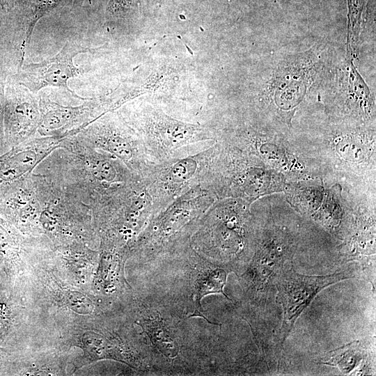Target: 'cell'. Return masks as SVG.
<instances>
[{
    "mask_svg": "<svg viewBox=\"0 0 376 376\" xmlns=\"http://www.w3.org/2000/svg\"><path fill=\"white\" fill-rule=\"evenodd\" d=\"M63 139L34 136L0 155V191L32 173L45 157L59 148Z\"/></svg>",
    "mask_w": 376,
    "mask_h": 376,
    "instance_id": "cell-9",
    "label": "cell"
},
{
    "mask_svg": "<svg viewBox=\"0 0 376 376\" xmlns=\"http://www.w3.org/2000/svg\"><path fill=\"white\" fill-rule=\"evenodd\" d=\"M40 113L38 97L28 88L13 81H6L3 129L8 148L36 136Z\"/></svg>",
    "mask_w": 376,
    "mask_h": 376,
    "instance_id": "cell-8",
    "label": "cell"
},
{
    "mask_svg": "<svg viewBox=\"0 0 376 376\" xmlns=\"http://www.w3.org/2000/svg\"><path fill=\"white\" fill-rule=\"evenodd\" d=\"M33 171L61 184L86 205L96 196L141 180L120 160L75 134L63 138Z\"/></svg>",
    "mask_w": 376,
    "mask_h": 376,
    "instance_id": "cell-1",
    "label": "cell"
},
{
    "mask_svg": "<svg viewBox=\"0 0 376 376\" xmlns=\"http://www.w3.org/2000/svg\"><path fill=\"white\" fill-rule=\"evenodd\" d=\"M133 5V0H108L107 12L109 19L120 21L126 17Z\"/></svg>",
    "mask_w": 376,
    "mask_h": 376,
    "instance_id": "cell-15",
    "label": "cell"
},
{
    "mask_svg": "<svg viewBox=\"0 0 376 376\" xmlns=\"http://www.w3.org/2000/svg\"><path fill=\"white\" fill-rule=\"evenodd\" d=\"M143 327L151 340L165 355L174 357L178 352V344L164 327L157 321H148Z\"/></svg>",
    "mask_w": 376,
    "mask_h": 376,
    "instance_id": "cell-13",
    "label": "cell"
},
{
    "mask_svg": "<svg viewBox=\"0 0 376 376\" xmlns=\"http://www.w3.org/2000/svg\"><path fill=\"white\" fill-rule=\"evenodd\" d=\"M17 50H18V52H19V49H17ZM19 54H20V53H19ZM20 58H21V56H20ZM20 64H21V61H20ZM19 66H20V65H19ZM19 67H18V68H19Z\"/></svg>",
    "mask_w": 376,
    "mask_h": 376,
    "instance_id": "cell-20",
    "label": "cell"
},
{
    "mask_svg": "<svg viewBox=\"0 0 376 376\" xmlns=\"http://www.w3.org/2000/svg\"><path fill=\"white\" fill-rule=\"evenodd\" d=\"M353 277L345 272L321 276L305 275L297 272L292 265L284 266L275 281L276 301L283 310L280 330L281 347L298 318L322 290Z\"/></svg>",
    "mask_w": 376,
    "mask_h": 376,
    "instance_id": "cell-5",
    "label": "cell"
},
{
    "mask_svg": "<svg viewBox=\"0 0 376 376\" xmlns=\"http://www.w3.org/2000/svg\"><path fill=\"white\" fill-rule=\"evenodd\" d=\"M228 273L222 268L217 267L207 272L196 283L194 293L196 312L201 313V300L209 294L221 293L228 299L224 291Z\"/></svg>",
    "mask_w": 376,
    "mask_h": 376,
    "instance_id": "cell-12",
    "label": "cell"
},
{
    "mask_svg": "<svg viewBox=\"0 0 376 376\" xmlns=\"http://www.w3.org/2000/svg\"><path fill=\"white\" fill-rule=\"evenodd\" d=\"M8 75L7 69H2L0 71V155L9 150L6 143L3 129L5 88Z\"/></svg>",
    "mask_w": 376,
    "mask_h": 376,
    "instance_id": "cell-14",
    "label": "cell"
},
{
    "mask_svg": "<svg viewBox=\"0 0 376 376\" xmlns=\"http://www.w3.org/2000/svg\"><path fill=\"white\" fill-rule=\"evenodd\" d=\"M17 0H0V8L5 12H10L16 3Z\"/></svg>",
    "mask_w": 376,
    "mask_h": 376,
    "instance_id": "cell-18",
    "label": "cell"
},
{
    "mask_svg": "<svg viewBox=\"0 0 376 376\" xmlns=\"http://www.w3.org/2000/svg\"><path fill=\"white\" fill-rule=\"evenodd\" d=\"M40 120L39 136L66 137L77 134L96 118L107 113L102 100L90 97L79 104H62L46 93L38 97Z\"/></svg>",
    "mask_w": 376,
    "mask_h": 376,
    "instance_id": "cell-7",
    "label": "cell"
},
{
    "mask_svg": "<svg viewBox=\"0 0 376 376\" xmlns=\"http://www.w3.org/2000/svg\"><path fill=\"white\" fill-rule=\"evenodd\" d=\"M193 148L149 165L141 176L155 214L191 189L205 187L214 150L196 147L188 155Z\"/></svg>",
    "mask_w": 376,
    "mask_h": 376,
    "instance_id": "cell-2",
    "label": "cell"
},
{
    "mask_svg": "<svg viewBox=\"0 0 376 376\" xmlns=\"http://www.w3.org/2000/svg\"><path fill=\"white\" fill-rule=\"evenodd\" d=\"M366 356L360 341L354 340L338 347L329 354L322 364L338 367L345 374L356 368Z\"/></svg>",
    "mask_w": 376,
    "mask_h": 376,
    "instance_id": "cell-11",
    "label": "cell"
},
{
    "mask_svg": "<svg viewBox=\"0 0 376 376\" xmlns=\"http://www.w3.org/2000/svg\"><path fill=\"white\" fill-rule=\"evenodd\" d=\"M63 0H17L10 11L24 36L26 49L38 21L57 7Z\"/></svg>",
    "mask_w": 376,
    "mask_h": 376,
    "instance_id": "cell-10",
    "label": "cell"
},
{
    "mask_svg": "<svg viewBox=\"0 0 376 376\" xmlns=\"http://www.w3.org/2000/svg\"><path fill=\"white\" fill-rule=\"evenodd\" d=\"M96 50L77 42L69 41L57 54L49 58L37 63H23L10 78L34 94L45 88L55 87L63 91L70 98L86 100L90 97L77 95L69 87L68 81L85 71L74 64V58L80 54Z\"/></svg>",
    "mask_w": 376,
    "mask_h": 376,
    "instance_id": "cell-6",
    "label": "cell"
},
{
    "mask_svg": "<svg viewBox=\"0 0 376 376\" xmlns=\"http://www.w3.org/2000/svg\"><path fill=\"white\" fill-rule=\"evenodd\" d=\"M83 343L94 357L100 358L107 353V345L104 338L95 333H87L83 337Z\"/></svg>",
    "mask_w": 376,
    "mask_h": 376,
    "instance_id": "cell-16",
    "label": "cell"
},
{
    "mask_svg": "<svg viewBox=\"0 0 376 376\" xmlns=\"http://www.w3.org/2000/svg\"><path fill=\"white\" fill-rule=\"evenodd\" d=\"M124 118L139 135L152 163L213 139L206 126L180 120L152 107Z\"/></svg>",
    "mask_w": 376,
    "mask_h": 376,
    "instance_id": "cell-3",
    "label": "cell"
},
{
    "mask_svg": "<svg viewBox=\"0 0 376 376\" xmlns=\"http://www.w3.org/2000/svg\"><path fill=\"white\" fill-rule=\"evenodd\" d=\"M70 2L72 3L73 4H77L80 3L83 1V0H69Z\"/></svg>",
    "mask_w": 376,
    "mask_h": 376,
    "instance_id": "cell-19",
    "label": "cell"
},
{
    "mask_svg": "<svg viewBox=\"0 0 376 376\" xmlns=\"http://www.w3.org/2000/svg\"><path fill=\"white\" fill-rule=\"evenodd\" d=\"M75 135L88 146L114 156L140 178L153 164L139 135L118 111L104 113Z\"/></svg>",
    "mask_w": 376,
    "mask_h": 376,
    "instance_id": "cell-4",
    "label": "cell"
},
{
    "mask_svg": "<svg viewBox=\"0 0 376 376\" xmlns=\"http://www.w3.org/2000/svg\"><path fill=\"white\" fill-rule=\"evenodd\" d=\"M68 299L70 308L78 313L88 314L93 309L92 301L81 293L71 292L68 295Z\"/></svg>",
    "mask_w": 376,
    "mask_h": 376,
    "instance_id": "cell-17",
    "label": "cell"
}]
</instances>
